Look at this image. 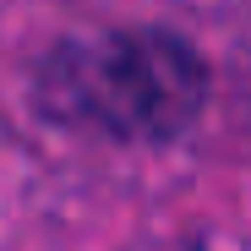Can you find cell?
I'll return each instance as SVG.
<instances>
[{
	"instance_id": "2",
	"label": "cell",
	"mask_w": 251,
	"mask_h": 251,
	"mask_svg": "<svg viewBox=\"0 0 251 251\" xmlns=\"http://www.w3.org/2000/svg\"><path fill=\"white\" fill-rule=\"evenodd\" d=\"M131 251H148V246H131Z\"/></svg>"
},
{
	"instance_id": "1",
	"label": "cell",
	"mask_w": 251,
	"mask_h": 251,
	"mask_svg": "<svg viewBox=\"0 0 251 251\" xmlns=\"http://www.w3.org/2000/svg\"><path fill=\"white\" fill-rule=\"evenodd\" d=\"M33 104L66 131L126 148H170L207 109V60L170 27L76 33L33 66Z\"/></svg>"
}]
</instances>
